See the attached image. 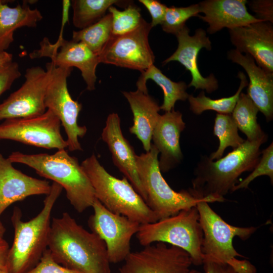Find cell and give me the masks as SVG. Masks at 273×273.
Here are the masks:
<instances>
[{
	"label": "cell",
	"instance_id": "obj_2",
	"mask_svg": "<svg viewBox=\"0 0 273 273\" xmlns=\"http://www.w3.org/2000/svg\"><path fill=\"white\" fill-rule=\"evenodd\" d=\"M267 141L245 140L238 148L215 161L207 155L201 156L194 170L192 188L188 191L198 198L213 197L224 201V196L231 192L239 176L254 169L261 156L260 147Z\"/></svg>",
	"mask_w": 273,
	"mask_h": 273
},
{
	"label": "cell",
	"instance_id": "obj_12",
	"mask_svg": "<svg viewBox=\"0 0 273 273\" xmlns=\"http://www.w3.org/2000/svg\"><path fill=\"white\" fill-rule=\"evenodd\" d=\"M61 122L51 110L28 118L5 119L0 124V140H10L48 149H63L67 143L60 131Z\"/></svg>",
	"mask_w": 273,
	"mask_h": 273
},
{
	"label": "cell",
	"instance_id": "obj_16",
	"mask_svg": "<svg viewBox=\"0 0 273 273\" xmlns=\"http://www.w3.org/2000/svg\"><path fill=\"white\" fill-rule=\"evenodd\" d=\"M190 30L185 25L175 35L178 41L176 51L163 62L165 65L171 61H177L190 71L192 80L188 87L195 89L205 90L211 93L218 87V81L212 74L204 77L200 72L198 65V56L200 51L205 48L211 50V42L206 31L201 28L197 29L193 36L189 34Z\"/></svg>",
	"mask_w": 273,
	"mask_h": 273
},
{
	"label": "cell",
	"instance_id": "obj_13",
	"mask_svg": "<svg viewBox=\"0 0 273 273\" xmlns=\"http://www.w3.org/2000/svg\"><path fill=\"white\" fill-rule=\"evenodd\" d=\"M118 273H201L183 249L157 242L130 252Z\"/></svg>",
	"mask_w": 273,
	"mask_h": 273
},
{
	"label": "cell",
	"instance_id": "obj_33",
	"mask_svg": "<svg viewBox=\"0 0 273 273\" xmlns=\"http://www.w3.org/2000/svg\"><path fill=\"white\" fill-rule=\"evenodd\" d=\"M259 160L251 173L236 185L232 190L231 193L242 189H247L249 185L256 177L261 175L268 176L272 184L273 183V144L261 152Z\"/></svg>",
	"mask_w": 273,
	"mask_h": 273
},
{
	"label": "cell",
	"instance_id": "obj_3",
	"mask_svg": "<svg viewBox=\"0 0 273 273\" xmlns=\"http://www.w3.org/2000/svg\"><path fill=\"white\" fill-rule=\"evenodd\" d=\"M62 189L60 185L53 182L41 210L29 221L22 220L19 208L14 209L11 221L14 237L6 266L9 273H27L39 262L48 249L51 213Z\"/></svg>",
	"mask_w": 273,
	"mask_h": 273
},
{
	"label": "cell",
	"instance_id": "obj_15",
	"mask_svg": "<svg viewBox=\"0 0 273 273\" xmlns=\"http://www.w3.org/2000/svg\"><path fill=\"white\" fill-rule=\"evenodd\" d=\"M31 59L49 57L54 65L61 68H77L89 91L95 89L96 68L100 63L98 55L82 42L67 40L64 38L54 43L44 37L40 43V49L29 54Z\"/></svg>",
	"mask_w": 273,
	"mask_h": 273
},
{
	"label": "cell",
	"instance_id": "obj_38",
	"mask_svg": "<svg viewBox=\"0 0 273 273\" xmlns=\"http://www.w3.org/2000/svg\"><path fill=\"white\" fill-rule=\"evenodd\" d=\"M202 264L205 273H236L229 265L204 258Z\"/></svg>",
	"mask_w": 273,
	"mask_h": 273
},
{
	"label": "cell",
	"instance_id": "obj_20",
	"mask_svg": "<svg viewBox=\"0 0 273 273\" xmlns=\"http://www.w3.org/2000/svg\"><path fill=\"white\" fill-rule=\"evenodd\" d=\"M51 188L48 181L28 176L16 169L0 153V216L13 203L32 195H47Z\"/></svg>",
	"mask_w": 273,
	"mask_h": 273
},
{
	"label": "cell",
	"instance_id": "obj_6",
	"mask_svg": "<svg viewBox=\"0 0 273 273\" xmlns=\"http://www.w3.org/2000/svg\"><path fill=\"white\" fill-rule=\"evenodd\" d=\"M159 154L152 144L149 151L136 155L135 157L139 178L147 196L146 203L158 220L195 207L201 201L220 202L213 197L196 198L187 190L174 191L162 175L159 167Z\"/></svg>",
	"mask_w": 273,
	"mask_h": 273
},
{
	"label": "cell",
	"instance_id": "obj_27",
	"mask_svg": "<svg viewBox=\"0 0 273 273\" xmlns=\"http://www.w3.org/2000/svg\"><path fill=\"white\" fill-rule=\"evenodd\" d=\"M238 77L240 79V84L238 90L232 96L212 99L206 97L203 90L196 97L189 95L188 100L191 111L196 115H200L205 111L209 110L215 111L219 114H231L240 93L248 84V81L244 73L239 72Z\"/></svg>",
	"mask_w": 273,
	"mask_h": 273
},
{
	"label": "cell",
	"instance_id": "obj_36",
	"mask_svg": "<svg viewBox=\"0 0 273 273\" xmlns=\"http://www.w3.org/2000/svg\"><path fill=\"white\" fill-rule=\"evenodd\" d=\"M248 3L250 9L258 16L257 19L263 21L273 22V1L254 0Z\"/></svg>",
	"mask_w": 273,
	"mask_h": 273
},
{
	"label": "cell",
	"instance_id": "obj_9",
	"mask_svg": "<svg viewBox=\"0 0 273 273\" xmlns=\"http://www.w3.org/2000/svg\"><path fill=\"white\" fill-rule=\"evenodd\" d=\"M46 66L50 69L51 75L44 99L46 108L57 116L63 126L67 136L66 141L68 150H82L78 138L85 135L87 128L77 123L82 105L73 100L67 83L73 68L56 67L51 61Z\"/></svg>",
	"mask_w": 273,
	"mask_h": 273
},
{
	"label": "cell",
	"instance_id": "obj_4",
	"mask_svg": "<svg viewBox=\"0 0 273 273\" xmlns=\"http://www.w3.org/2000/svg\"><path fill=\"white\" fill-rule=\"evenodd\" d=\"M8 159L12 163L27 165L38 175L60 185L78 212L81 213L92 206L96 198L92 185L77 158L69 155L65 149L51 155L14 152Z\"/></svg>",
	"mask_w": 273,
	"mask_h": 273
},
{
	"label": "cell",
	"instance_id": "obj_1",
	"mask_svg": "<svg viewBox=\"0 0 273 273\" xmlns=\"http://www.w3.org/2000/svg\"><path fill=\"white\" fill-rule=\"evenodd\" d=\"M48 249L53 259L83 273H110L104 241L79 225L68 212L52 219Z\"/></svg>",
	"mask_w": 273,
	"mask_h": 273
},
{
	"label": "cell",
	"instance_id": "obj_28",
	"mask_svg": "<svg viewBox=\"0 0 273 273\" xmlns=\"http://www.w3.org/2000/svg\"><path fill=\"white\" fill-rule=\"evenodd\" d=\"M120 3L117 0L71 1L73 24L80 30L85 28L102 19L110 6Z\"/></svg>",
	"mask_w": 273,
	"mask_h": 273
},
{
	"label": "cell",
	"instance_id": "obj_18",
	"mask_svg": "<svg viewBox=\"0 0 273 273\" xmlns=\"http://www.w3.org/2000/svg\"><path fill=\"white\" fill-rule=\"evenodd\" d=\"M102 139L109 148L114 164L146 202L147 196L137 170L136 155L133 147L123 135L120 119L117 113H112L108 116Z\"/></svg>",
	"mask_w": 273,
	"mask_h": 273
},
{
	"label": "cell",
	"instance_id": "obj_5",
	"mask_svg": "<svg viewBox=\"0 0 273 273\" xmlns=\"http://www.w3.org/2000/svg\"><path fill=\"white\" fill-rule=\"evenodd\" d=\"M81 165L92 185L96 198L110 211L140 224L158 220L128 179L110 174L94 154L84 160Z\"/></svg>",
	"mask_w": 273,
	"mask_h": 273
},
{
	"label": "cell",
	"instance_id": "obj_10",
	"mask_svg": "<svg viewBox=\"0 0 273 273\" xmlns=\"http://www.w3.org/2000/svg\"><path fill=\"white\" fill-rule=\"evenodd\" d=\"M152 28L143 19L133 31L120 35H112L99 55L100 63L134 69L141 72L154 64L155 56L149 42Z\"/></svg>",
	"mask_w": 273,
	"mask_h": 273
},
{
	"label": "cell",
	"instance_id": "obj_25",
	"mask_svg": "<svg viewBox=\"0 0 273 273\" xmlns=\"http://www.w3.org/2000/svg\"><path fill=\"white\" fill-rule=\"evenodd\" d=\"M148 79L154 81L162 89L163 102L160 107V110L165 112L174 109L176 101H184L189 98V95L186 91L188 86L185 82H176L172 81L154 64L141 72L136 83L137 89L148 92L146 82Z\"/></svg>",
	"mask_w": 273,
	"mask_h": 273
},
{
	"label": "cell",
	"instance_id": "obj_31",
	"mask_svg": "<svg viewBox=\"0 0 273 273\" xmlns=\"http://www.w3.org/2000/svg\"><path fill=\"white\" fill-rule=\"evenodd\" d=\"M108 11L112 17V34L113 35H120L133 31L139 26L143 19L140 9L132 5H128L123 11L111 6Z\"/></svg>",
	"mask_w": 273,
	"mask_h": 273
},
{
	"label": "cell",
	"instance_id": "obj_21",
	"mask_svg": "<svg viewBox=\"0 0 273 273\" xmlns=\"http://www.w3.org/2000/svg\"><path fill=\"white\" fill-rule=\"evenodd\" d=\"M246 0H206L199 3L198 17L207 22V32L214 34L224 28L229 30L263 21L251 15L246 8Z\"/></svg>",
	"mask_w": 273,
	"mask_h": 273
},
{
	"label": "cell",
	"instance_id": "obj_8",
	"mask_svg": "<svg viewBox=\"0 0 273 273\" xmlns=\"http://www.w3.org/2000/svg\"><path fill=\"white\" fill-rule=\"evenodd\" d=\"M196 207L203 234L201 249L203 259H211L234 267L240 260L237 257L244 256L234 248L233 239L238 237L246 240L258 227H239L229 224L212 210L206 201L199 202Z\"/></svg>",
	"mask_w": 273,
	"mask_h": 273
},
{
	"label": "cell",
	"instance_id": "obj_24",
	"mask_svg": "<svg viewBox=\"0 0 273 273\" xmlns=\"http://www.w3.org/2000/svg\"><path fill=\"white\" fill-rule=\"evenodd\" d=\"M40 12L24 2L10 7L0 0V52L6 51L14 41L15 31L22 27H35L42 19Z\"/></svg>",
	"mask_w": 273,
	"mask_h": 273
},
{
	"label": "cell",
	"instance_id": "obj_7",
	"mask_svg": "<svg viewBox=\"0 0 273 273\" xmlns=\"http://www.w3.org/2000/svg\"><path fill=\"white\" fill-rule=\"evenodd\" d=\"M135 235L144 247L157 242L169 244L186 251L194 265L202 264L203 234L196 206L155 222L141 224Z\"/></svg>",
	"mask_w": 273,
	"mask_h": 273
},
{
	"label": "cell",
	"instance_id": "obj_23",
	"mask_svg": "<svg viewBox=\"0 0 273 273\" xmlns=\"http://www.w3.org/2000/svg\"><path fill=\"white\" fill-rule=\"evenodd\" d=\"M127 99L133 114V125L129 132L142 142L146 152L150 151L153 130L159 120L160 107L148 92L137 89L122 92Z\"/></svg>",
	"mask_w": 273,
	"mask_h": 273
},
{
	"label": "cell",
	"instance_id": "obj_22",
	"mask_svg": "<svg viewBox=\"0 0 273 273\" xmlns=\"http://www.w3.org/2000/svg\"><path fill=\"white\" fill-rule=\"evenodd\" d=\"M228 58L241 66L250 82L247 95L265 116L267 122L273 119V73L265 71L248 54L243 55L236 49L228 53Z\"/></svg>",
	"mask_w": 273,
	"mask_h": 273
},
{
	"label": "cell",
	"instance_id": "obj_37",
	"mask_svg": "<svg viewBox=\"0 0 273 273\" xmlns=\"http://www.w3.org/2000/svg\"><path fill=\"white\" fill-rule=\"evenodd\" d=\"M148 10L152 18L150 23L153 28L158 24H161L164 18L167 7L155 0H140Z\"/></svg>",
	"mask_w": 273,
	"mask_h": 273
},
{
	"label": "cell",
	"instance_id": "obj_32",
	"mask_svg": "<svg viewBox=\"0 0 273 273\" xmlns=\"http://www.w3.org/2000/svg\"><path fill=\"white\" fill-rule=\"evenodd\" d=\"M200 13L198 4L186 7H167L161 25L163 30L175 35L185 25L192 17H198Z\"/></svg>",
	"mask_w": 273,
	"mask_h": 273
},
{
	"label": "cell",
	"instance_id": "obj_30",
	"mask_svg": "<svg viewBox=\"0 0 273 273\" xmlns=\"http://www.w3.org/2000/svg\"><path fill=\"white\" fill-rule=\"evenodd\" d=\"M213 134L218 138L219 143L217 150L209 156L212 160L221 158L228 147L235 150L245 141L239 135L238 127L231 114H216Z\"/></svg>",
	"mask_w": 273,
	"mask_h": 273
},
{
	"label": "cell",
	"instance_id": "obj_34",
	"mask_svg": "<svg viewBox=\"0 0 273 273\" xmlns=\"http://www.w3.org/2000/svg\"><path fill=\"white\" fill-rule=\"evenodd\" d=\"M27 273H83L70 269L57 263L53 258L49 250L44 252L39 262Z\"/></svg>",
	"mask_w": 273,
	"mask_h": 273
},
{
	"label": "cell",
	"instance_id": "obj_19",
	"mask_svg": "<svg viewBox=\"0 0 273 273\" xmlns=\"http://www.w3.org/2000/svg\"><path fill=\"white\" fill-rule=\"evenodd\" d=\"M186 123L182 114L174 109L161 115L153 130V145L160 153L158 160L161 172H167L179 164L183 155L179 144L180 135Z\"/></svg>",
	"mask_w": 273,
	"mask_h": 273
},
{
	"label": "cell",
	"instance_id": "obj_29",
	"mask_svg": "<svg viewBox=\"0 0 273 273\" xmlns=\"http://www.w3.org/2000/svg\"><path fill=\"white\" fill-rule=\"evenodd\" d=\"M112 35V17L109 13L92 25L73 31L72 40L83 43L99 56Z\"/></svg>",
	"mask_w": 273,
	"mask_h": 273
},
{
	"label": "cell",
	"instance_id": "obj_41",
	"mask_svg": "<svg viewBox=\"0 0 273 273\" xmlns=\"http://www.w3.org/2000/svg\"><path fill=\"white\" fill-rule=\"evenodd\" d=\"M0 273H9L6 269H0Z\"/></svg>",
	"mask_w": 273,
	"mask_h": 273
},
{
	"label": "cell",
	"instance_id": "obj_35",
	"mask_svg": "<svg viewBox=\"0 0 273 273\" xmlns=\"http://www.w3.org/2000/svg\"><path fill=\"white\" fill-rule=\"evenodd\" d=\"M18 64L12 61L0 70V96L10 88L14 81L20 77Z\"/></svg>",
	"mask_w": 273,
	"mask_h": 273
},
{
	"label": "cell",
	"instance_id": "obj_40",
	"mask_svg": "<svg viewBox=\"0 0 273 273\" xmlns=\"http://www.w3.org/2000/svg\"><path fill=\"white\" fill-rule=\"evenodd\" d=\"M6 232V229L4 227L3 223L0 220V237H3V236Z\"/></svg>",
	"mask_w": 273,
	"mask_h": 273
},
{
	"label": "cell",
	"instance_id": "obj_14",
	"mask_svg": "<svg viewBox=\"0 0 273 273\" xmlns=\"http://www.w3.org/2000/svg\"><path fill=\"white\" fill-rule=\"evenodd\" d=\"M50 75L47 66L46 70L40 66L27 68L22 86L0 104V121L43 114L46 111L44 99Z\"/></svg>",
	"mask_w": 273,
	"mask_h": 273
},
{
	"label": "cell",
	"instance_id": "obj_11",
	"mask_svg": "<svg viewBox=\"0 0 273 273\" xmlns=\"http://www.w3.org/2000/svg\"><path fill=\"white\" fill-rule=\"evenodd\" d=\"M92 207L94 213L88 220L91 232L105 243L110 263L123 261L131 252L130 240L140 224L110 211L96 198Z\"/></svg>",
	"mask_w": 273,
	"mask_h": 273
},
{
	"label": "cell",
	"instance_id": "obj_39",
	"mask_svg": "<svg viewBox=\"0 0 273 273\" xmlns=\"http://www.w3.org/2000/svg\"><path fill=\"white\" fill-rule=\"evenodd\" d=\"M9 249L7 242L0 237V269H6Z\"/></svg>",
	"mask_w": 273,
	"mask_h": 273
},
{
	"label": "cell",
	"instance_id": "obj_17",
	"mask_svg": "<svg viewBox=\"0 0 273 273\" xmlns=\"http://www.w3.org/2000/svg\"><path fill=\"white\" fill-rule=\"evenodd\" d=\"M232 43L241 53L251 56L265 71L273 73V27L260 21L229 30Z\"/></svg>",
	"mask_w": 273,
	"mask_h": 273
},
{
	"label": "cell",
	"instance_id": "obj_26",
	"mask_svg": "<svg viewBox=\"0 0 273 273\" xmlns=\"http://www.w3.org/2000/svg\"><path fill=\"white\" fill-rule=\"evenodd\" d=\"M258 111L248 96L241 92L231 115L238 128L246 135V140L250 142L267 139V134L257 121Z\"/></svg>",
	"mask_w": 273,
	"mask_h": 273
}]
</instances>
